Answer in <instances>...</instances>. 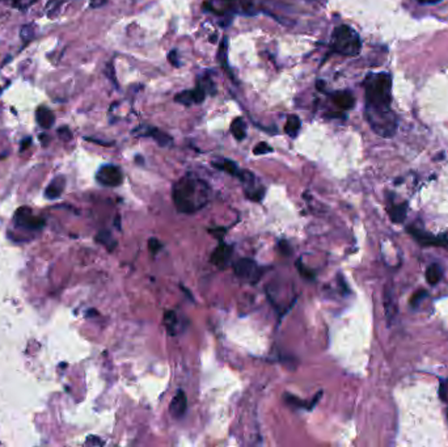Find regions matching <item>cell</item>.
<instances>
[{
    "mask_svg": "<svg viewBox=\"0 0 448 447\" xmlns=\"http://www.w3.org/2000/svg\"><path fill=\"white\" fill-rule=\"evenodd\" d=\"M64 184H66L64 177L62 176L55 177V178L47 185L46 191H45V197L49 198V200H55V198L59 197L64 189Z\"/></svg>",
    "mask_w": 448,
    "mask_h": 447,
    "instance_id": "17",
    "label": "cell"
},
{
    "mask_svg": "<svg viewBox=\"0 0 448 447\" xmlns=\"http://www.w3.org/2000/svg\"><path fill=\"white\" fill-rule=\"evenodd\" d=\"M29 144H32V139H30V138H27V139H24L23 143H21V151L27 150L28 147H29Z\"/></svg>",
    "mask_w": 448,
    "mask_h": 447,
    "instance_id": "35",
    "label": "cell"
},
{
    "mask_svg": "<svg viewBox=\"0 0 448 447\" xmlns=\"http://www.w3.org/2000/svg\"><path fill=\"white\" fill-rule=\"evenodd\" d=\"M108 3V0H91V7L92 8H100L105 6Z\"/></svg>",
    "mask_w": 448,
    "mask_h": 447,
    "instance_id": "34",
    "label": "cell"
},
{
    "mask_svg": "<svg viewBox=\"0 0 448 447\" xmlns=\"http://www.w3.org/2000/svg\"><path fill=\"white\" fill-rule=\"evenodd\" d=\"M168 59H169V62L174 67L180 66V62H178V59H177V51L176 50H172L169 54H168Z\"/></svg>",
    "mask_w": 448,
    "mask_h": 447,
    "instance_id": "33",
    "label": "cell"
},
{
    "mask_svg": "<svg viewBox=\"0 0 448 447\" xmlns=\"http://www.w3.org/2000/svg\"><path fill=\"white\" fill-rule=\"evenodd\" d=\"M272 151L273 148L269 146V144L266 143V142H261V143H258L256 147H254L253 152H254V155H265L272 152Z\"/></svg>",
    "mask_w": 448,
    "mask_h": 447,
    "instance_id": "30",
    "label": "cell"
},
{
    "mask_svg": "<svg viewBox=\"0 0 448 447\" xmlns=\"http://www.w3.org/2000/svg\"><path fill=\"white\" fill-rule=\"evenodd\" d=\"M174 101L178 104H183V105H186V107L193 105V104H194V99H193V90L183 91V92L177 94L176 97H174Z\"/></svg>",
    "mask_w": 448,
    "mask_h": 447,
    "instance_id": "26",
    "label": "cell"
},
{
    "mask_svg": "<svg viewBox=\"0 0 448 447\" xmlns=\"http://www.w3.org/2000/svg\"><path fill=\"white\" fill-rule=\"evenodd\" d=\"M88 442H91V443H95V444H104L103 440L97 437H89L88 438Z\"/></svg>",
    "mask_w": 448,
    "mask_h": 447,
    "instance_id": "36",
    "label": "cell"
},
{
    "mask_svg": "<svg viewBox=\"0 0 448 447\" xmlns=\"http://www.w3.org/2000/svg\"><path fill=\"white\" fill-rule=\"evenodd\" d=\"M96 240L99 241L100 244L105 245V247H107L109 250H113L117 245V241L114 240L113 236H112V234H110V232H108V231H101V232H99L96 236Z\"/></svg>",
    "mask_w": 448,
    "mask_h": 447,
    "instance_id": "25",
    "label": "cell"
},
{
    "mask_svg": "<svg viewBox=\"0 0 448 447\" xmlns=\"http://www.w3.org/2000/svg\"><path fill=\"white\" fill-rule=\"evenodd\" d=\"M440 384H439V399H440L443 403H447L448 401V379L447 378H440L439 379Z\"/></svg>",
    "mask_w": 448,
    "mask_h": 447,
    "instance_id": "27",
    "label": "cell"
},
{
    "mask_svg": "<svg viewBox=\"0 0 448 447\" xmlns=\"http://www.w3.org/2000/svg\"><path fill=\"white\" fill-rule=\"evenodd\" d=\"M447 416H448V411H447Z\"/></svg>",
    "mask_w": 448,
    "mask_h": 447,
    "instance_id": "40",
    "label": "cell"
},
{
    "mask_svg": "<svg viewBox=\"0 0 448 447\" xmlns=\"http://www.w3.org/2000/svg\"><path fill=\"white\" fill-rule=\"evenodd\" d=\"M366 108L389 109L392 103V77L388 72L370 73L365 80Z\"/></svg>",
    "mask_w": 448,
    "mask_h": 447,
    "instance_id": "2",
    "label": "cell"
},
{
    "mask_svg": "<svg viewBox=\"0 0 448 447\" xmlns=\"http://www.w3.org/2000/svg\"><path fill=\"white\" fill-rule=\"evenodd\" d=\"M36 117H37V122H38V124L41 125V127H43V129H49V127L53 126L54 122H55L54 113L46 107L38 108L36 112Z\"/></svg>",
    "mask_w": 448,
    "mask_h": 447,
    "instance_id": "19",
    "label": "cell"
},
{
    "mask_svg": "<svg viewBox=\"0 0 448 447\" xmlns=\"http://www.w3.org/2000/svg\"><path fill=\"white\" fill-rule=\"evenodd\" d=\"M233 267H235V274L237 277L252 282V284H256L263 273L262 267L258 266V264L250 258H240L236 261Z\"/></svg>",
    "mask_w": 448,
    "mask_h": 447,
    "instance_id": "6",
    "label": "cell"
},
{
    "mask_svg": "<svg viewBox=\"0 0 448 447\" xmlns=\"http://www.w3.org/2000/svg\"><path fill=\"white\" fill-rule=\"evenodd\" d=\"M8 2L16 8H21V6H23V0H8Z\"/></svg>",
    "mask_w": 448,
    "mask_h": 447,
    "instance_id": "37",
    "label": "cell"
},
{
    "mask_svg": "<svg viewBox=\"0 0 448 447\" xmlns=\"http://www.w3.org/2000/svg\"><path fill=\"white\" fill-rule=\"evenodd\" d=\"M213 167L216 169L223 170L226 173L231 174V176H236L239 178L240 173H241V169L239 168V165L232 160H228V159H220V160L213 161Z\"/></svg>",
    "mask_w": 448,
    "mask_h": 447,
    "instance_id": "18",
    "label": "cell"
},
{
    "mask_svg": "<svg viewBox=\"0 0 448 447\" xmlns=\"http://www.w3.org/2000/svg\"><path fill=\"white\" fill-rule=\"evenodd\" d=\"M227 49H228V38L224 37L220 42L219 50H218V60H219L220 66L224 70H228V55H227Z\"/></svg>",
    "mask_w": 448,
    "mask_h": 447,
    "instance_id": "24",
    "label": "cell"
},
{
    "mask_svg": "<svg viewBox=\"0 0 448 447\" xmlns=\"http://www.w3.org/2000/svg\"><path fill=\"white\" fill-rule=\"evenodd\" d=\"M408 231L422 247H448L447 235H432L418 227H413V226H410Z\"/></svg>",
    "mask_w": 448,
    "mask_h": 447,
    "instance_id": "7",
    "label": "cell"
},
{
    "mask_svg": "<svg viewBox=\"0 0 448 447\" xmlns=\"http://www.w3.org/2000/svg\"><path fill=\"white\" fill-rule=\"evenodd\" d=\"M15 222L19 227L28 228V230H41L45 224V220L32 215V210L28 207L19 209L15 215Z\"/></svg>",
    "mask_w": 448,
    "mask_h": 447,
    "instance_id": "10",
    "label": "cell"
},
{
    "mask_svg": "<svg viewBox=\"0 0 448 447\" xmlns=\"http://www.w3.org/2000/svg\"><path fill=\"white\" fill-rule=\"evenodd\" d=\"M172 197L180 213L194 214L209 204L211 189L203 180L188 174L173 185Z\"/></svg>",
    "mask_w": 448,
    "mask_h": 447,
    "instance_id": "1",
    "label": "cell"
},
{
    "mask_svg": "<svg viewBox=\"0 0 448 447\" xmlns=\"http://www.w3.org/2000/svg\"><path fill=\"white\" fill-rule=\"evenodd\" d=\"M203 8L218 16H227L228 14H254L250 4L244 3L242 0H210L203 4Z\"/></svg>",
    "mask_w": 448,
    "mask_h": 447,
    "instance_id": "5",
    "label": "cell"
},
{
    "mask_svg": "<svg viewBox=\"0 0 448 447\" xmlns=\"http://www.w3.org/2000/svg\"><path fill=\"white\" fill-rule=\"evenodd\" d=\"M421 4H435V3H439L441 0H418Z\"/></svg>",
    "mask_w": 448,
    "mask_h": 447,
    "instance_id": "38",
    "label": "cell"
},
{
    "mask_svg": "<svg viewBox=\"0 0 448 447\" xmlns=\"http://www.w3.org/2000/svg\"><path fill=\"white\" fill-rule=\"evenodd\" d=\"M20 37L23 38V41L27 44L29 41H32L34 38V27L33 25H24L20 29Z\"/></svg>",
    "mask_w": 448,
    "mask_h": 447,
    "instance_id": "28",
    "label": "cell"
},
{
    "mask_svg": "<svg viewBox=\"0 0 448 447\" xmlns=\"http://www.w3.org/2000/svg\"><path fill=\"white\" fill-rule=\"evenodd\" d=\"M426 297H427V291H425L423 289L415 291V293L412 295V298H410V306H412L413 308H417L419 304H421L422 299H425Z\"/></svg>",
    "mask_w": 448,
    "mask_h": 447,
    "instance_id": "29",
    "label": "cell"
},
{
    "mask_svg": "<svg viewBox=\"0 0 448 447\" xmlns=\"http://www.w3.org/2000/svg\"><path fill=\"white\" fill-rule=\"evenodd\" d=\"M40 140H42L43 144L46 146V144H47V135H45V134H43V135H40Z\"/></svg>",
    "mask_w": 448,
    "mask_h": 447,
    "instance_id": "39",
    "label": "cell"
},
{
    "mask_svg": "<svg viewBox=\"0 0 448 447\" xmlns=\"http://www.w3.org/2000/svg\"><path fill=\"white\" fill-rule=\"evenodd\" d=\"M366 118L370 126L378 135L383 138H392L397 130V117L393 110L389 109H369L366 108Z\"/></svg>",
    "mask_w": 448,
    "mask_h": 447,
    "instance_id": "4",
    "label": "cell"
},
{
    "mask_svg": "<svg viewBox=\"0 0 448 447\" xmlns=\"http://www.w3.org/2000/svg\"><path fill=\"white\" fill-rule=\"evenodd\" d=\"M178 324V319L174 311H166L164 314V325L169 334H176V327Z\"/></svg>",
    "mask_w": 448,
    "mask_h": 447,
    "instance_id": "23",
    "label": "cell"
},
{
    "mask_svg": "<svg viewBox=\"0 0 448 447\" xmlns=\"http://www.w3.org/2000/svg\"><path fill=\"white\" fill-rule=\"evenodd\" d=\"M300 126H302V122H300V118L295 114H292L287 118L286 121V125H285V130L286 133L289 134L291 138H295L298 135L299 130H300Z\"/></svg>",
    "mask_w": 448,
    "mask_h": 447,
    "instance_id": "22",
    "label": "cell"
},
{
    "mask_svg": "<svg viewBox=\"0 0 448 447\" xmlns=\"http://www.w3.org/2000/svg\"><path fill=\"white\" fill-rule=\"evenodd\" d=\"M0 92H2V90H0Z\"/></svg>",
    "mask_w": 448,
    "mask_h": 447,
    "instance_id": "41",
    "label": "cell"
},
{
    "mask_svg": "<svg viewBox=\"0 0 448 447\" xmlns=\"http://www.w3.org/2000/svg\"><path fill=\"white\" fill-rule=\"evenodd\" d=\"M425 277H426V281H427L428 285L434 286V285L438 284L439 281L441 280V277H443V271H441L440 265H438V264L428 265V267L426 269Z\"/></svg>",
    "mask_w": 448,
    "mask_h": 447,
    "instance_id": "20",
    "label": "cell"
},
{
    "mask_svg": "<svg viewBox=\"0 0 448 447\" xmlns=\"http://www.w3.org/2000/svg\"><path fill=\"white\" fill-rule=\"evenodd\" d=\"M146 130H143V127L139 126V129L136 131H139L140 135L143 137H151L152 139H155L157 142V144L161 147H168L173 143V139L172 137H169L168 134L164 133V131L159 130L156 127L153 126H147L144 127Z\"/></svg>",
    "mask_w": 448,
    "mask_h": 447,
    "instance_id": "12",
    "label": "cell"
},
{
    "mask_svg": "<svg viewBox=\"0 0 448 447\" xmlns=\"http://www.w3.org/2000/svg\"><path fill=\"white\" fill-rule=\"evenodd\" d=\"M186 409H188V397L183 390H178L169 404V413L173 418L178 420L184 417Z\"/></svg>",
    "mask_w": 448,
    "mask_h": 447,
    "instance_id": "11",
    "label": "cell"
},
{
    "mask_svg": "<svg viewBox=\"0 0 448 447\" xmlns=\"http://www.w3.org/2000/svg\"><path fill=\"white\" fill-rule=\"evenodd\" d=\"M384 307H385V316H387V321H388V325H391L393 321H395L396 316L398 314V306L396 303V298L393 290L391 287L385 286V293H384Z\"/></svg>",
    "mask_w": 448,
    "mask_h": 447,
    "instance_id": "13",
    "label": "cell"
},
{
    "mask_svg": "<svg viewBox=\"0 0 448 447\" xmlns=\"http://www.w3.org/2000/svg\"><path fill=\"white\" fill-rule=\"evenodd\" d=\"M231 256H232V248H231V245L222 243L218 245V248L211 254V262L214 265H216V266L223 267L228 264Z\"/></svg>",
    "mask_w": 448,
    "mask_h": 447,
    "instance_id": "14",
    "label": "cell"
},
{
    "mask_svg": "<svg viewBox=\"0 0 448 447\" xmlns=\"http://www.w3.org/2000/svg\"><path fill=\"white\" fill-rule=\"evenodd\" d=\"M332 100L337 107L345 110L351 109L354 107V104H355L354 96L350 92H347V91H339V92L332 94Z\"/></svg>",
    "mask_w": 448,
    "mask_h": 447,
    "instance_id": "15",
    "label": "cell"
},
{
    "mask_svg": "<svg viewBox=\"0 0 448 447\" xmlns=\"http://www.w3.org/2000/svg\"><path fill=\"white\" fill-rule=\"evenodd\" d=\"M240 181L244 185L245 196L252 201H261L265 194V188L258 183L257 177L248 170H241L239 176Z\"/></svg>",
    "mask_w": 448,
    "mask_h": 447,
    "instance_id": "9",
    "label": "cell"
},
{
    "mask_svg": "<svg viewBox=\"0 0 448 447\" xmlns=\"http://www.w3.org/2000/svg\"><path fill=\"white\" fill-rule=\"evenodd\" d=\"M148 247H149V250H151V253L156 254L157 252H159V250L161 249V247H163V245H161V243H160V241L157 240V239L152 237V239H149Z\"/></svg>",
    "mask_w": 448,
    "mask_h": 447,
    "instance_id": "31",
    "label": "cell"
},
{
    "mask_svg": "<svg viewBox=\"0 0 448 447\" xmlns=\"http://www.w3.org/2000/svg\"><path fill=\"white\" fill-rule=\"evenodd\" d=\"M58 134H59V137L64 140H70L72 138V133L70 131L68 127H62L58 130Z\"/></svg>",
    "mask_w": 448,
    "mask_h": 447,
    "instance_id": "32",
    "label": "cell"
},
{
    "mask_svg": "<svg viewBox=\"0 0 448 447\" xmlns=\"http://www.w3.org/2000/svg\"><path fill=\"white\" fill-rule=\"evenodd\" d=\"M330 47L335 53L354 57L361 53L362 49V41L355 30L348 25H339L333 30Z\"/></svg>",
    "mask_w": 448,
    "mask_h": 447,
    "instance_id": "3",
    "label": "cell"
},
{
    "mask_svg": "<svg viewBox=\"0 0 448 447\" xmlns=\"http://www.w3.org/2000/svg\"><path fill=\"white\" fill-rule=\"evenodd\" d=\"M408 213V204L402 202V204H389L388 214L389 218L393 223H402L406 218Z\"/></svg>",
    "mask_w": 448,
    "mask_h": 447,
    "instance_id": "16",
    "label": "cell"
},
{
    "mask_svg": "<svg viewBox=\"0 0 448 447\" xmlns=\"http://www.w3.org/2000/svg\"><path fill=\"white\" fill-rule=\"evenodd\" d=\"M231 133L237 140H242L246 137V125L241 117H237L232 121Z\"/></svg>",
    "mask_w": 448,
    "mask_h": 447,
    "instance_id": "21",
    "label": "cell"
},
{
    "mask_svg": "<svg viewBox=\"0 0 448 447\" xmlns=\"http://www.w3.org/2000/svg\"><path fill=\"white\" fill-rule=\"evenodd\" d=\"M96 180L104 187H120L123 181V173L120 167L113 164H105L97 170Z\"/></svg>",
    "mask_w": 448,
    "mask_h": 447,
    "instance_id": "8",
    "label": "cell"
}]
</instances>
